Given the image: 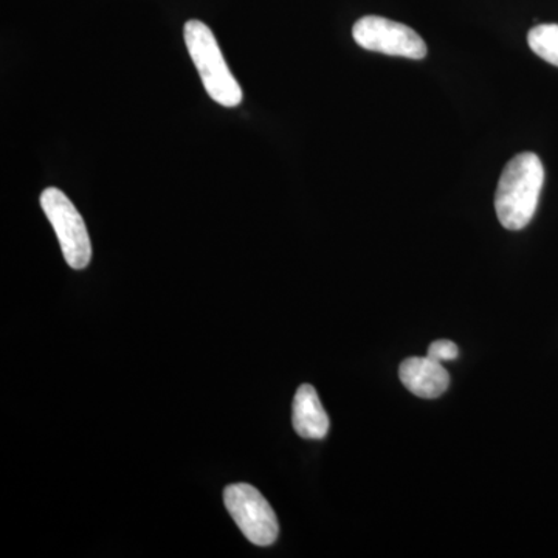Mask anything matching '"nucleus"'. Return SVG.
<instances>
[{"instance_id": "obj_9", "label": "nucleus", "mask_w": 558, "mask_h": 558, "mask_svg": "<svg viewBox=\"0 0 558 558\" xmlns=\"http://www.w3.org/2000/svg\"><path fill=\"white\" fill-rule=\"evenodd\" d=\"M459 355L458 347L450 340H438L429 344L428 357L436 360V362H451L457 360Z\"/></svg>"}, {"instance_id": "obj_1", "label": "nucleus", "mask_w": 558, "mask_h": 558, "mask_svg": "<svg viewBox=\"0 0 558 558\" xmlns=\"http://www.w3.org/2000/svg\"><path fill=\"white\" fill-rule=\"evenodd\" d=\"M545 183V168L537 154L523 153L506 165L495 194L499 223L508 230H523L537 211Z\"/></svg>"}, {"instance_id": "obj_7", "label": "nucleus", "mask_w": 558, "mask_h": 558, "mask_svg": "<svg viewBox=\"0 0 558 558\" xmlns=\"http://www.w3.org/2000/svg\"><path fill=\"white\" fill-rule=\"evenodd\" d=\"M292 424L304 439H323L329 432V416L323 409L317 389L301 385L293 399Z\"/></svg>"}, {"instance_id": "obj_4", "label": "nucleus", "mask_w": 558, "mask_h": 558, "mask_svg": "<svg viewBox=\"0 0 558 558\" xmlns=\"http://www.w3.org/2000/svg\"><path fill=\"white\" fill-rule=\"evenodd\" d=\"M223 502L231 519L253 545L270 546L277 542V515L258 488L244 483L231 484L223 492Z\"/></svg>"}, {"instance_id": "obj_5", "label": "nucleus", "mask_w": 558, "mask_h": 558, "mask_svg": "<svg viewBox=\"0 0 558 558\" xmlns=\"http://www.w3.org/2000/svg\"><path fill=\"white\" fill-rule=\"evenodd\" d=\"M352 36L365 50L409 60H424L427 57V46L413 28L385 17H362L355 22Z\"/></svg>"}, {"instance_id": "obj_8", "label": "nucleus", "mask_w": 558, "mask_h": 558, "mask_svg": "<svg viewBox=\"0 0 558 558\" xmlns=\"http://www.w3.org/2000/svg\"><path fill=\"white\" fill-rule=\"evenodd\" d=\"M527 43L537 57L558 68V24H542L532 28Z\"/></svg>"}, {"instance_id": "obj_6", "label": "nucleus", "mask_w": 558, "mask_h": 558, "mask_svg": "<svg viewBox=\"0 0 558 558\" xmlns=\"http://www.w3.org/2000/svg\"><path fill=\"white\" fill-rule=\"evenodd\" d=\"M403 387L422 399H436L447 391L450 376L442 363L427 357H411L399 369Z\"/></svg>"}, {"instance_id": "obj_2", "label": "nucleus", "mask_w": 558, "mask_h": 558, "mask_svg": "<svg viewBox=\"0 0 558 558\" xmlns=\"http://www.w3.org/2000/svg\"><path fill=\"white\" fill-rule=\"evenodd\" d=\"M183 38L209 98L223 108L240 106L244 94L208 25L201 21L186 22Z\"/></svg>"}, {"instance_id": "obj_3", "label": "nucleus", "mask_w": 558, "mask_h": 558, "mask_svg": "<svg viewBox=\"0 0 558 558\" xmlns=\"http://www.w3.org/2000/svg\"><path fill=\"white\" fill-rule=\"evenodd\" d=\"M40 207L60 240L65 263L75 270L86 269L92 259V245L86 223L78 209L58 189L44 190L40 194Z\"/></svg>"}]
</instances>
